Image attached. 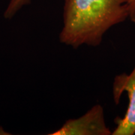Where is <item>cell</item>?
<instances>
[{
  "label": "cell",
  "instance_id": "obj_1",
  "mask_svg": "<svg viewBox=\"0 0 135 135\" xmlns=\"http://www.w3.org/2000/svg\"><path fill=\"white\" fill-rule=\"evenodd\" d=\"M130 0H65L59 41L77 49L98 47L113 26L130 17Z\"/></svg>",
  "mask_w": 135,
  "mask_h": 135
},
{
  "label": "cell",
  "instance_id": "obj_2",
  "mask_svg": "<svg viewBox=\"0 0 135 135\" xmlns=\"http://www.w3.org/2000/svg\"><path fill=\"white\" fill-rule=\"evenodd\" d=\"M125 92L129 99L128 107L123 117L116 118V127L112 131L113 135L135 134V66L130 74L122 73L113 80V97L116 104Z\"/></svg>",
  "mask_w": 135,
  "mask_h": 135
},
{
  "label": "cell",
  "instance_id": "obj_3",
  "mask_svg": "<svg viewBox=\"0 0 135 135\" xmlns=\"http://www.w3.org/2000/svg\"><path fill=\"white\" fill-rule=\"evenodd\" d=\"M112 131L107 127L104 108L95 104L85 114L77 119L67 120L60 128L49 135H110Z\"/></svg>",
  "mask_w": 135,
  "mask_h": 135
},
{
  "label": "cell",
  "instance_id": "obj_4",
  "mask_svg": "<svg viewBox=\"0 0 135 135\" xmlns=\"http://www.w3.org/2000/svg\"><path fill=\"white\" fill-rule=\"evenodd\" d=\"M32 0H9L4 11V18L11 20L25 6L29 5Z\"/></svg>",
  "mask_w": 135,
  "mask_h": 135
},
{
  "label": "cell",
  "instance_id": "obj_5",
  "mask_svg": "<svg viewBox=\"0 0 135 135\" xmlns=\"http://www.w3.org/2000/svg\"><path fill=\"white\" fill-rule=\"evenodd\" d=\"M129 9H130V17L135 16V0H130Z\"/></svg>",
  "mask_w": 135,
  "mask_h": 135
},
{
  "label": "cell",
  "instance_id": "obj_6",
  "mask_svg": "<svg viewBox=\"0 0 135 135\" xmlns=\"http://www.w3.org/2000/svg\"><path fill=\"white\" fill-rule=\"evenodd\" d=\"M1 134H9V133H6V131L4 130V128L0 126V135Z\"/></svg>",
  "mask_w": 135,
  "mask_h": 135
},
{
  "label": "cell",
  "instance_id": "obj_7",
  "mask_svg": "<svg viewBox=\"0 0 135 135\" xmlns=\"http://www.w3.org/2000/svg\"><path fill=\"white\" fill-rule=\"evenodd\" d=\"M131 18V20L135 24V16H133V17H130Z\"/></svg>",
  "mask_w": 135,
  "mask_h": 135
}]
</instances>
